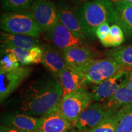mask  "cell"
<instances>
[{
	"instance_id": "4dcf8cb0",
	"label": "cell",
	"mask_w": 132,
	"mask_h": 132,
	"mask_svg": "<svg viewBox=\"0 0 132 132\" xmlns=\"http://www.w3.org/2000/svg\"><path fill=\"white\" fill-rule=\"evenodd\" d=\"M77 1H79L80 3H87V2H90V1H95V0H77Z\"/></svg>"
},
{
	"instance_id": "4fadbf2b",
	"label": "cell",
	"mask_w": 132,
	"mask_h": 132,
	"mask_svg": "<svg viewBox=\"0 0 132 132\" xmlns=\"http://www.w3.org/2000/svg\"><path fill=\"white\" fill-rule=\"evenodd\" d=\"M62 53L67 66L73 68H78L95 59L91 50L82 45L71 46Z\"/></svg>"
},
{
	"instance_id": "44dd1931",
	"label": "cell",
	"mask_w": 132,
	"mask_h": 132,
	"mask_svg": "<svg viewBox=\"0 0 132 132\" xmlns=\"http://www.w3.org/2000/svg\"><path fill=\"white\" fill-rule=\"evenodd\" d=\"M117 132H132V103L118 111Z\"/></svg>"
},
{
	"instance_id": "5b68a950",
	"label": "cell",
	"mask_w": 132,
	"mask_h": 132,
	"mask_svg": "<svg viewBox=\"0 0 132 132\" xmlns=\"http://www.w3.org/2000/svg\"><path fill=\"white\" fill-rule=\"evenodd\" d=\"M92 102L90 92L84 89L64 95L59 108L62 116L74 127L80 115Z\"/></svg>"
},
{
	"instance_id": "30bf717a",
	"label": "cell",
	"mask_w": 132,
	"mask_h": 132,
	"mask_svg": "<svg viewBox=\"0 0 132 132\" xmlns=\"http://www.w3.org/2000/svg\"><path fill=\"white\" fill-rule=\"evenodd\" d=\"M127 72L128 71L120 72L100 83L94 85L90 91L93 102L103 103L110 98L119 88Z\"/></svg>"
},
{
	"instance_id": "d4e9b609",
	"label": "cell",
	"mask_w": 132,
	"mask_h": 132,
	"mask_svg": "<svg viewBox=\"0 0 132 132\" xmlns=\"http://www.w3.org/2000/svg\"><path fill=\"white\" fill-rule=\"evenodd\" d=\"M1 50L14 54L20 64L22 65H28L31 63L30 50L21 48H1Z\"/></svg>"
},
{
	"instance_id": "9a60e30c",
	"label": "cell",
	"mask_w": 132,
	"mask_h": 132,
	"mask_svg": "<svg viewBox=\"0 0 132 132\" xmlns=\"http://www.w3.org/2000/svg\"><path fill=\"white\" fill-rule=\"evenodd\" d=\"M64 90V95L86 89L87 83L83 75L77 69L67 67L58 77Z\"/></svg>"
},
{
	"instance_id": "4316f807",
	"label": "cell",
	"mask_w": 132,
	"mask_h": 132,
	"mask_svg": "<svg viewBox=\"0 0 132 132\" xmlns=\"http://www.w3.org/2000/svg\"><path fill=\"white\" fill-rule=\"evenodd\" d=\"M110 27L111 26L108 23H105L97 28L95 31V36L100 41L103 40L110 33Z\"/></svg>"
},
{
	"instance_id": "2e32d148",
	"label": "cell",
	"mask_w": 132,
	"mask_h": 132,
	"mask_svg": "<svg viewBox=\"0 0 132 132\" xmlns=\"http://www.w3.org/2000/svg\"><path fill=\"white\" fill-rule=\"evenodd\" d=\"M0 42L1 48L30 50L34 47L41 46L37 38L7 32H1Z\"/></svg>"
},
{
	"instance_id": "1f68e13d",
	"label": "cell",
	"mask_w": 132,
	"mask_h": 132,
	"mask_svg": "<svg viewBox=\"0 0 132 132\" xmlns=\"http://www.w3.org/2000/svg\"><path fill=\"white\" fill-rule=\"evenodd\" d=\"M70 132H76V131H75V130H72V131H70Z\"/></svg>"
},
{
	"instance_id": "d6986e66",
	"label": "cell",
	"mask_w": 132,
	"mask_h": 132,
	"mask_svg": "<svg viewBox=\"0 0 132 132\" xmlns=\"http://www.w3.org/2000/svg\"><path fill=\"white\" fill-rule=\"evenodd\" d=\"M118 14L119 25L127 37L132 39V3L123 1L114 3Z\"/></svg>"
},
{
	"instance_id": "484cf974",
	"label": "cell",
	"mask_w": 132,
	"mask_h": 132,
	"mask_svg": "<svg viewBox=\"0 0 132 132\" xmlns=\"http://www.w3.org/2000/svg\"><path fill=\"white\" fill-rule=\"evenodd\" d=\"M125 40L124 35L114 37L110 33L103 40L100 41L101 44L105 47H116L121 45Z\"/></svg>"
},
{
	"instance_id": "9c48e42d",
	"label": "cell",
	"mask_w": 132,
	"mask_h": 132,
	"mask_svg": "<svg viewBox=\"0 0 132 132\" xmlns=\"http://www.w3.org/2000/svg\"><path fill=\"white\" fill-rule=\"evenodd\" d=\"M112 111L105 110L101 103H92L80 115L74 127L79 131L86 132L98 125Z\"/></svg>"
},
{
	"instance_id": "ac0fdd59",
	"label": "cell",
	"mask_w": 132,
	"mask_h": 132,
	"mask_svg": "<svg viewBox=\"0 0 132 132\" xmlns=\"http://www.w3.org/2000/svg\"><path fill=\"white\" fill-rule=\"evenodd\" d=\"M101 103L106 110L118 111L132 103V90L123 80L118 90L110 98Z\"/></svg>"
},
{
	"instance_id": "8992f818",
	"label": "cell",
	"mask_w": 132,
	"mask_h": 132,
	"mask_svg": "<svg viewBox=\"0 0 132 132\" xmlns=\"http://www.w3.org/2000/svg\"><path fill=\"white\" fill-rule=\"evenodd\" d=\"M36 22L47 33L59 22L57 7L50 0H34L31 7Z\"/></svg>"
},
{
	"instance_id": "7a4b0ae2",
	"label": "cell",
	"mask_w": 132,
	"mask_h": 132,
	"mask_svg": "<svg viewBox=\"0 0 132 132\" xmlns=\"http://www.w3.org/2000/svg\"><path fill=\"white\" fill-rule=\"evenodd\" d=\"M78 15L87 36L92 38L96 37V29L103 23L119 24L118 14L111 0H95L84 3Z\"/></svg>"
},
{
	"instance_id": "5bb4252c",
	"label": "cell",
	"mask_w": 132,
	"mask_h": 132,
	"mask_svg": "<svg viewBox=\"0 0 132 132\" xmlns=\"http://www.w3.org/2000/svg\"><path fill=\"white\" fill-rule=\"evenodd\" d=\"M59 106L52 113L42 118V123L35 132L70 131L73 125L62 116Z\"/></svg>"
},
{
	"instance_id": "277c9868",
	"label": "cell",
	"mask_w": 132,
	"mask_h": 132,
	"mask_svg": "<svg viewBox=\"0 0 132 132\" xmlns=\"http://www.w3.org/2000/svg\"><path fill=\"white\" fill-rule=\"evenodd\" d=\"M0 26L5 32L35 38L40 37L42 32L29 11L4 13L1 16Z\"/></svg>"
},
{
	"instance_id": "603a6c76",
	"label": "cell",
	"mask_w": 132,
	"mask_h": 132,
	"mask_svg": "<svg viewBox=\"0 0 132 132\" xmlns=\"http://www.w3.org/2000/svg\"><path fill=\"white\" fill-rule=\"evenodd\" d=\"M118 111H112L103 121L86 132H117Z\"/></svg>"
},
{
	"instance_id": "ffe728a7",
	"label": "cell",
	"mask_w": 132,
	"mask_h": 132,
	"mask_svg": "<svg viewBox=\"0 0 132 132\" xmlns=\"http://www.w3.org/2000/svg\"><path fill=\"white\" fill-rule=\"evenodd\" d=\"M107 57L113 59L119 64L132 69V45L122 46L105 53Z\"/></svg>"
},
{
	"instance_id": "f546056e",
	"label": "cell",
	"mask_w": 132,
	"mask_h": 132,
	"mask_svg": "<svg viewBox=\"0 0 132 132\" xmlns=\"http://www.w3.org/2000/svg\"><path fill=\"white\" fill-rule=\"evenodd\" d=\"M113 3L117 2V1H126V2H128L130 3H132V0H111Z\"/></svg>"
},
{
	"instance_id": "3957f363",
	"label": "cell",
	"mask_w": 132,
	"mask_h": 132,
	"mask_svg": "<svg viewBox=\"0 0 132 132\" xmlns=\"http://www.w3.org/2000/svg\"><path fill=\"white\" fill-rule=\"evenodd\" d=\"M83 75L87 85H97L123 71L132 69L119 64L113 59H95L85 65L75 68Z\"/></svg>"
},
{
	"instance_id": "e0dca14e",
	"label": "cell",
	"mask_w": 132,
	"mask_h": 132,
	"mask_svg": "<svg viewBox=\"0 0 132 132\" xmlns=\"http://www.w3.org/2000/svg\"><path fill=\"white\" fill-rule=\"evenodd\" d=\"M41 47L43 52L41 63L50 72L58 77L60 72L68 67L63 55L57 49L51 45H44Z\"/></svg>"
},
{
	"instance_id": "6da1fadb",
	"label": "cell",
	"mask_w": 132,
	"mask_h": 132,
	"mask_svg": "<svg viewBox=\"0 0 132 132\" xmlns=\"http://www.w3.org/2000/svg\"><path fill=\"white\" fill-rule=\"evenodd\" d=\"M64 95L61 82L54 79L31 81L20 90L22 113L43 118L59 106Z\"/></svg>"
},
{
	"instance_id": "ba28073f",
	"label": "cell",
	"mask_w": 132,
	"mask_h": 132,
	"mask_svg": "<svg viewBox=\"0 0 132 132\" xmlns=\"http://www.w3.org/2000/svg\"><path fill=\"white\" fill-rule=\"evenodd\" d=\"M59 21L75 36L84 40L87 35L84 29L78 13L66 0H60L57 4Z\"/></svg>"
},
{
	"instance_id": "cb8c5ba5",
	"label": "cell",
	"mask_w": 132,
	"mask_h": 132,
	"mask_svg": "<svg viewBox=\"0 0 132 132\" xmlns=\"http://www.w3.org/2000/svg\"><path fill=\"white\" fill-rule=\"evenodd\" d=\"M20 66L19 60L14 54L1 50L0 70H12L17 69Z\"/></svg>"
},
{
	"instance_id": "8fae6325",
	"label": "cell",
	"mask_w": 132,
	"mask_h": 132,
	"mask_svg": "<svg viewBox=\"0 0 132 132\" xmlns=\"http://www.w3.org/2000/svg\"><path fill=\"white\" fill-rule=\"evenodd\" d=\"M47 34L53 47L62 52L71 46L82 45V40L74 35L60 21Z\"/></svg>"
},
{
	"instance_id": "7c38bea8",
	"label": "cell",
	"mask_w": 132,
	"mask_h": 132,
	"mask_svg": "<svg viewBox=\"0 0 132 132\" xmlns=\"http://www.w3.org/2000/svg\"><path fill=\"white\" fill-rule=\"evenodd\" d=\"M42 121V118L24 113H8L1 118L3 125L30 132H35L39 128Z\"/></svg>"
},
{
	"instance_id": "52a82bcc",
	"label": "cell",
	"mask_w": 132,
	"mask_h": 132,
	"mask_svg": "<svg viewBox=\"0 0 132 132\" xmlns=\"http://www.w3.org/2000/svg\"><path fill=\"white\" fill-rule=\"evenodd\" d=\"M30 67L20 65L12 70H0V101L4 102L30 75Z\"/></svg>"
},
{
	"instance_id": "83f0119b",
	"label": "cell",
	"mask_w": 132,
	"mask_h": 132,
	"mask_svg": "<svg viewBox=\"0 0 132 132\" xmlns=\"http://www.w3.org/2000/svg\"><path fill=\"white\" fill-rule=\"evenodd\" d=\"M124 81L127 86L132 90V70L128 71L126 74Z\"/></svg>"
},
{
	"instance_id": "7402d4cb",
	"label": "cell",
	"mask_w": 132,
	"mask_h": 132,
	"mask_svg": "<svg viewBox=\"0 0 132 132\" xmlns=\"http://www.w3.org/2000/svg\"><path fill=\"white\" fill-rule=\"evenodd\" d=\"M34 0H1V7L7 12L29 11Z\"/></svg>"
},
{
	"instance_id": "f1b7e54d",
	"label": "cell",
	"mask_w": 132,
	"mask_h": 132,
	"mask_svg": "<svg viewBox=\"0 0 132 132\" xmlns=\"http://www.w3.org/2000/svg\"><path fill=\"white\" fill-rule=\"evenodd\" d=\"M0 132H30V131H23V130L16 129V128L9 127L4 126V125H1V128H0Z\"/></svg>"
}]
</instances>
